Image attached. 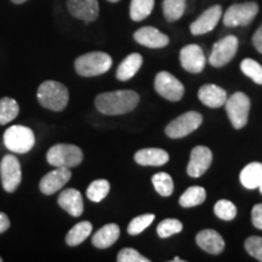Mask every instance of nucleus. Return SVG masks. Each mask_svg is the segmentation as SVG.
Masks as SVG:
<instances>
[{"instance_id": "423d86ee", "label": "nucleus", "mask_w": 262, "mask_h": 262, "mask_svg": "<svg viewBox=\"0 0 262 262\" xmlns=\"http://www.w3.org/2000/svg\"><path fill=\"white\" fill-rule=\"evenodd\" d=\"M226 113L234 129H243L247 125L250 112V98L244 93H234L226 101Z\"/></svg>"}, {"instance_id": "5701e85b", "label": "nucleus", "mask_w": 262, "mask_h": 262, "mask_svg": "<svg viewBox=\"0 0 262 262\" xmlns=\"http://www.w3.org/2000/svg\"><path fill=\"white\" fill-rule=\"evenodd\" d=\"M142 63H143V58L140 54H137V52L130 54L129 56L124 58L122 63H120L119 67H118L117 79L120 81H126L131 79V78H133L134 75L140 71Z\"/></svg>"}, {"instance_id": "20e7f679", "label": "nucleus", "mask_w": 262, "mask_h": 262, "mask_svg": "<svg viewBox=\"0 0 262 262\" xmlns=\"http://www.w3.org/2000/svg\"><path fill=\"white\" fill-rule=\"evenodd\" d=\"M84 155L78 146L58 143L52 146L47 153L48 163L55 168H75L83 162Z\"/></svg>"}, {"instance_id": "0eeeda50", "label": "nucleus", "mask_w": 262, "mask_h": 262, "mask_svg": "<svg viewBox=\"0 0 262 262\" xmlns=\"http://www.w3.org/2000/svg\"><path fill=\"white\" fill-rule=\"evenodd\" d=\"M202 123V114L194 111H189L169 123L165 127V134L170 139H182L198 129Z\"/></svg>"}, {"instance_id": "f3484780", "label": "nucleus", "mask_w": 262, "mask_h": 262, "mask_svg": "<svg viewBox=\"0 0 262 262\" xmlns=\"http://www.w3.org/2000/svg\"><path fill=\"white\" fill-rule=\"evenodd\" d=\"M134 39L136 42H139L142 47L149 48V49H162L169 45L170 39L166 34L160 32L159 29L155 27H142L137 29L134 34Z\"/></svg>"}, {"instance_id": "ddd939ff", "label": "nucleus", "mask_w": 262, "mask_h": 262, "mask_svg": "<svg viewBox=\"0 0 262 262\" xmlns=\"http://www.w3.org/2000/svg\"><path fill=\"white\" fill-rule=\"evenodd\" d=\"M212 153L205 146H196L192 149L191 158L187 166V173L191 178H201L210 168Z\"/></svg>"}, {"instance_id": "dca6fc26", "label": "nucleus", "mask_w": 262, "mask_h": 262, "mask_svg": "<svg viewBox=\"0 0 262 262\" xmlns=\"http://www.w3.org/2000/svg\"><path fill=\"white\" fill-rule=\"evenodd\" d=\"M222 17V8L221 5H212L211 8L205 10L203 14L192 22L189 31L193 35H202L206 34V33L211 32L216 26H217L219 21Z\"/></svg>"}, {"instance_id": "39448f33", "label": "nucleus", "mask_w": 262, "mask_h": 262, "mask_svg": "<svg viewBox=\"0 0 262 262\" xmlns=\"http://www.w3.org/2000/svg\"><path fill=\"white\" fill-rule=\"evenodd\" d=\"M4 143L9 150L24 155L35 145V136L32 129L24 125L10 126L4 134Z\"/></svg>"}, {"instance_id": "ea45409f", "label": "nucleus", "mask_w": 262, "mask_h": 262, "mask_svg": "<svg viewBox=\"0 0 262 262\" xmlns=\"http://www.w3.org/2000/svg\"><path fill=\"white\" fill-rule=\"evenodd\" d=\"M10 219L9 216L4 214V212H0V234L4 233L10 228Z\"/></svg>"}, {"instance_id": "393cba45", "label": "nucleus", "mask_w": 262, "mask_h": 262, "mask_svg": "<svg viewBox=\"0 0 262 262\" xmlns=\"http://www.w3.org/2000/svg\"><path fill=\"white\" fill-rule=\"evenodd\" d=\"M93 231V225L89 221H81L74 225L66 235V243L70 247H77L83 243L86 238H89Z\"/></svg>"}, {"instance_id": "f03ea898", "label": "nucleus", "mask_w": 262, "mask_h": 262, "mask_svg": "<svg viewBox=\"0 0 262 262\" xmlns=\"http://www.w3.org/2000/svg\"><path fill=\"white\" fill-rule=\"evenodd\" d=\"M37 97L39 103L47 110L61 112L67 107L70 101L68 89L62 83L55 80H47L38 88Z\"/></svg>"}, {"instance_id": "6e6552de", "label": "nucleus", "mask_w": 262, "mask_h": 262, "mask_svg": "<svg viewBox=\"0 0 262 262\" xmlns=\"http://www.w3.org/2000/svg\"><path fill=\"white\" fill-rule=\"evenodd\" d=\"M258 12V5L254 2L231 5L224 15V25L227 27H241L253 22Z\"/></svg>"}, {"instance_id": "7ed1b4c3", "label": "nucleus", "mask_w": 262, "mask_h": 262, "mask_svg": "<svg viewBox=\"0 0 262 262\" xmlns=\"http://www.w3.org/2000/svg\"><path fill=\"white\" fill-rule=\"evenodd\" d=\"M112 63V57L106 52L93 51L78 57L74 62V68L81 77H97L110 71Z\"/></svg>"}, {"instance_id": "a211bd4d", "label": "nucleus", "mask_w": 262, "mask_h": 262, "mask_svg": "<svg viewBox=\"0 0 262 262\" xmlns=\"http://www.w3.org/2000/svg\"><path fill=\"white\" fill-rule=\"evenodd\" d=\"M58 205L73 217H79L84 211V202L81 193L75 188L63 189L57 198Z\"/></svg>"}, {"instance_id": "c03bdc74", "label": "nucleus", "mask_w": 262, "mask_h": 262, "mask_svg": "<svg viewBox=\"0 0 262 262\" xmlns=\"http://www.w3.org/2000/svg\"><path fill=\"white\" fill-rule=\"evenodd\" d=\"M258 189H260V192H261V194H262V183H261L260 187H258Z\"/></svg>"}, {"instance_id": "f704fd0d", "label": "nucleus", "mask_w": 262, "mask_h": 262, "mask_svg": "<svg viewBox=\"0 0 262 262\" xmlns=\"http://www.w3.org/2000/svg\"><path fill=\"white\" fill-rule=\"evenodd\" d=\"M214 212L221 220L231 221L237 216V206L227 199H221L215 204Z\"/></svg>"}, {"instance_id": "c9c22d12", "label": "nucleus", "mask_w": 262, "mask_h": 262, "mask_svg": "<svg viewBox=\"0 0 262 262\" xmlns=\"http://www.w3.org/2000/svg\"><path fill=\"white\" fill-rule=\"evenodd\" d=\"M245 250L248 251L249 255H251L257 261L262 262V237L257 235H251L249 237L244 243Z\"/></svg>"}, {"instance_id": "aec40b11", "label": "nucleus", "mask_w": 262, "mask_h": 262, "mask_svg": "<svg viewBox=\"0 0 262 262\" xmlns=\"http://www.w3.org/2000/svg\"><path fill=\"white\" fill-rule=\"evenodd\" d=\"M198 97L201 102L210 108L224 106L227 101V93L221 86L215 84H205L199 89Z\"/></svg>"}, {"instance_id": "58836bf2", "label": "nucleus", "mask_w": 262, "mask_h": 262, "mask_svg": "<svg viewBox=\"0 0 262 262\" xmlns=\"http://www.w3.org/2000/svg\"><path fill=\"white\" fill-rule=\"evenodd\" d=\"M253 44L256 50L262 54V25L257 28V31L255 32L253 35Z\"/></svg>"}, {"instance_id": "f8f14e48", "label": "nucleus", "mask_w": 262, "mask_h": 262, "mask_svg": "<svg viewBox=\"0 0 262 262\" xmlns=\"http://www.w3.org/2000/svg\"><path fill=\"white\" fill-rule=\"evenodd\" d=\"M180 62L183 70L189 73L198 74L205 68V55L203 49L196 44H188L180 51Z\"/></svg>"}, {"instance_id": "7c9ffc66", "label": "nucleus", "mask_w": 262, "mask_h": 262, "mask_svg": "<svg viewBox=\"0 0 262 262\" xmlns=\"http://www.w3.org/2000/svg\"><path fill=\"white\" fill-rule=\"evenodd\" d=\"M152 183L156 191L162 196H170L173 192L172 178L168 172H158L152 176Z\"/></svg>"}, {"instance_id": "c85d7f7f", "label": "nucleus", "mask_w": 262, "mask_h": 262, "mask_svg": "<svg viewBox=\"0 0 262 262\" xmlns=\"http://www.w3.org/2000/svg\"><path fill=\"white\" fill-rule=\"evenodd\" d=\"M19 107L14 98L3 97L0 100V125H5L18 116Z\"/></svg>"}, {"instance_id": "37998d69", "label": "nucleus", "mask_w": 262, "mask_h": 262, "mask_svg": "<svg viewBox=\"0 0 262 262\" xmlns=\"http://www.w3.org/2000/svg\"><path fill=\"white\" fill-rule=\"evenodd\" d=\"M107 2H110V3H118V2H119V0H107Z\"/></svg>"}, {"instance_id": "412c9836", "label": "nucleus", "mask_w": 262, "mask_h": 262, "mask_svg": "<svg viewBox=\"0 0 262 262\" xmlns=\"http://www.w3.org/2000/svg\"><path fill=\"white\" fill-rule=\"evenodd\" d=\"M169 159V153L162 148H142L135 153V162L142 166H162Z\"/></svg>"}, {"instance_id": "72a5a7b5", "label": "nucleus", "mask_w": 262, "mask_h": 262, "mask_svg": "<svg viewBox=\"0 0 262 262\" xmlns=\"http://www.w3.org/2000/svg\"><path fill=\"white\" fill-rule=\"evenodd\" d=\"M183 229V225L181 221L176 220V219H165L163 220L157 227V233L160 238H169L173 234L180 233Z\"/></svg>"}, {"instance_id": "bb28decb", "label": "nucleus", "mask_w": 262, "mask_h": 262, "mask_svg": "<svg viewBox=\"0 0 262 262\" xmlns=\"http://www.w3.org/2000/svg\"><path fill=\"white\" fill-rule=\"evenodd\" d=\"M155 8V0H131L130 17L133 21L140 22L148 17Z\"/></svg>"}, {"instance_id": "6ab92c4d", "label": "nucleus", "mask_w": 262, "mask_h": 262, "mask_svg": "<svg viewBox=\"0 0 262 262\" xmlns=\"http://www.w3.org/2000/svg\"><path fill=\"white\" fill-rule=\"evenodd\" d=\"M195 242L199 248L212 255L220 254L225 249L224 238L214 229H203L196 234Z\"/></svg>"}, {"instance_id": "e433bc0d", "label": "nucleus", "mask_w": 262, "mask_h": 262, "mask_svg": "<svg viewBox=\"0 0 262 262\" xmlns=\"http://www.w3.org/2000/svg\"><path fill=\"white\" fill-rule=\"evenodd\" d=\"M118 262H149V258L143 256L133 248H124L118 253Z\"/></svg>"}, {"instance_id": "9d476101", "label": "nucleus", "mask_w": 262, "mask_h": 262, "mask_svg": "<svg viewBox=\"0 0 262 262\" xmlns=\"http://www.w3.org/2000/svg\"><path fill=\"white\" fill-rule=\"evenodd\" d=\"M155 89L160 96L171 102H178L183 97L185 86L178 78L173 77L169 72H159L156 75Z\"/></svg>"}, {"instance_id": "4468645a", "label": "nucleus", "mask_w": 262, "mask_h": 262, "mask_svg": "<svg viewBox=\"0 0 262 262\" xmlns=\"http://www.w3.org/2000/svg\"><path fill=\"white\" fill-rule=\"evenodd\" d=\"M72 178V171L68 168H56L52 171L48 172L39 182V189L42 194L51 195L60 191L63 186L70 181Z\"/></svg>"}, {"instance_id": "cd10ccee", "label": "nucleus", "mask_w": 262, "mask_h": 262, "mask_svg": "<svg viewBox=\"0 0 262 262\" xmlns=\"http://www.w3.org/2000/svg\"><path fill=\"white\" fill-rule=\"evenodd\" d=\"M186 10V0H164V17L169 22H176L182 17Z\"/></svg>"}, {"instance_id": "79ce46f5", "label": "nucleus", "mask_w": 262, "mask_h": 262, "mask_svg": "<svg viewBox=\"0 0 262 262\" xmlns=\"http://www.w3.org/2000/svg\"><path fill=\"white\" fill-rule=\"evenodd\" d=\"M172 261H173V262H181V261H183V260H181V258H179V257H175Z\"/></svg>"}, {"instance_id": "2f4dec72", "label": "nucleus", "mask_w": 262, "mask_h": 262, "mask_svg": "<svg viewBox=\"0 0 262 262\" xmlns=\"http://www.w3.org/2000/svg\"><path fill=\"white\" fill-rule=\"evenodd\" d=\"M241 70L254 83L262 85V66L253 58H245L242 61Z\"/></svg>"}, {"instance_id": "a878e982", "label": "nucleus", "mask_w": 262, "mask_h": 262, "mask_svg": "<svg viewBox=\"0 0 262 262\" xmlns=\"http://www.w3.org/2000/svg\"><path fill=\"white\" fill-rule=\"evenodd\" d=\"M206 199V191L202 186H192L183 192L180 196V205L182 208H193V206L201 205Z\"/></svg>"}, {"instance_id": "a19ab883", "label": "nucleus", "mask_w": 262, "mask_h": 262, "mask_svg": "<svg viewBox=\"0 0 262 262\" xmlns=\"http://www.w3.org/2000/svg\"><path fill=\"white\" fill-rule=\"evenodd\" d=\"M14 4H24V3L27 2V0H11Z\"/></svg>"}, {"instance_id": "c756f323", "label": "nucleus", "mask_w": 262, "mask_h": 262, "mask_svg": "<svg viewBox=\"0 0 262 262\" xmlns=\"http://www.w3.org/2000/svg\"><path fill=\"white\" fill-rule=\"evenodd\" d=\"M111 189V185L107 180L100 179L95 180L94 182L90 183V186L86 189V195L91 202L100 203L108 195Z\"/></svg>"}, {"instance_id": "4be33fe9", "label": "nucleus", "mask_w": 262, "mask_h": 262, "mask_svg": "<svg viewBox=\"0 0 262 262\" xmlns=\"http://www.w3.org/2000/svg\"><path fill=\"white\" fill-rule=\"evenodd\" d=\"M119 235V226L116 224L104 225L93 235V244L97 249H107L116 243Z\"/></svg>"}, {"instance_id": "f257e3e1", "label": "nucleus", "mask_w": 262, "mask_h": 262, "mask_svg": "<svg viewBox=\"0 0 262 262\" xmlns=\"http://www.w3.org/2000/svg\"><path fill=\"white\" fill-rule=\"evenodd\" d=\"M140 96L134 90H116L100 94L95 98V106L104 116H122L137 107Z\"/></svg>"}, {"instance_id": "b1692460", "label": "nucleus", "mask_w": 262, "mask_h": 262, "mask_svg": "<svg viewBox=\"0 0 262 262\" xmlns=\"http://www.w3.org/2000/svg\"><path fill=\"white\" fill-rule=\"evenodd\" d=\"M242 185L248 189H256L262 183V163L254 162L248 164L241 171Z\"/></svg>"}, {"instance_id": "473e14b6", "label": "nucleus", "mask_w": 262, "mask_h": 262, "mask_svg": "<svg viewBox=\"0 0 262 262\" xmlns=\"http://www.w3.org/2000/svg\"><path fill=\"white\" fill-rule=\"evenodd\" d=\"M156 216L153 214H143L140 216H136L133 220L130 221V224L127 225V233L130 235H139L142 233L146 228H148L150 224L155 221Z\"/></svg>"}, {"instance_id": "9b49d317", "label": "nucleus", "mask_w": 262, "mask_h": 262, "mask_svg": "<svg viewBox=\"0 0 262 262\" xmlns=\"http://www.w3.org/2000/svg\"><path fill=\"white\" fill-rule=\"evenodd\" d=\"M0 178L3 188L8 193L15 192L21 183L22 171L19 160L12 155H6L0 163Z\"/></svg>"}, {"instance_id": "2eb2a0df", "label": "nucleus", "mask_w": 262, "mask_h": 262, "mask_svg": "<svg viewBox=\"0 0 262 262\" xmlns=\"http://www.w3.org/2000/svg\"><path fill=\"white\" fill-rule=\"evenodd\" d=\"M67 9L73 17L90 24L97 19L100 5L97 0H68Z\"/></svg>"}, {"instance_id": "a18cd8bd", "label": "nucleus", "mask_w": 262, "mask_h": 262, "mask_svg": "<svg viewBox=\"0 0 262 262\" xmlns=\"http://www.w3.org/2000/svg\"><path fill=\"white\" fill-rule=\"evenodd\" d=\"M2 261H3V258H2V257H0V262H2Z\"/></svg>"}, {"instance_id": "4c0bfd02", "label": "nucleus", "mask_w": 262, "mask_h": 262, "mask_svg": "<svg viewBox=\"0 0 262 262\" xmlns=\"http://www.w3.org/2000/svg\"><path fill=\"white\" fill-rule=\"evenodd\" d=\"M251 221L257 229H262V204L254 205L251 210Z\"/></svg>"}, {"instance_id": "1a4fd4ad", "label": "nucleus", "mask_w": 262, "mask_h": 262, "mask_svg": "<svg viewBox=\"0 0 262 262\" xmlns=\"http://www.w3.org/2000/svg\"><path fill=\"white\" fill-rule=\"evenodd\" d=\"M238 44V38L235 35H227L216 41L209 56V63L217 68L229 63L237 54Z\"/></svg>"}]
</instances>
